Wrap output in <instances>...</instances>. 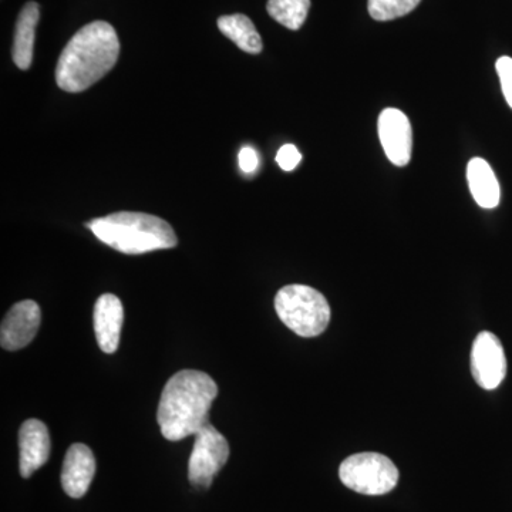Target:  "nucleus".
I'll return each mask as SVG.
<instances>
[{"label": "nucleus", "mask_w": 512, "mask_h": 512, "mask_svg": "<svg viewBox=\"0 0 512 512\" xmlns=\"http://www.w3.org/2000/svg\"><path fill=\"white\" fill-rule=\"evenodd\" d=\"M227 439L208 421L197 434L188 461V480L195 488H210L214 477L227 464Z\"/></svg>", "instance_id": "423d86ee"}, {"label": "nucleus", "mask_w": 512, "mask_h": 512, "mask_svg": "<svg viewBox=\"0 0 512 512\" xmlns=\"http://www.w3.org/2000/svg\"><path fill=\"white\" fill-rule=\"evenodd\" d=\"M311 0H268L266 10L276 22L291 30L301 29L308 12Z\"/></svg>", "instance_id": "dca6fc26"}, {"label": "nucleus", "mask_w": 512, "mask_h": 512, "mask_svg": "<svg viewBox=\"0 0 512 512\" xmlns=\"http://www.w3.org/2000/svg\"><path fill=\"white\" fill-rule=\"evenodd\" d=\"M471 373L478 386L494 390L507 375V357L500 339L491 332H481L471 349Z\"/></svg>", "instance_id": "0eeeda50"}, {"label": "nucleus", "mask_w": 512, "mask_h": 512, "mask_svg": "<svg viewBox=\"0 0 512 512\" xmlns=\"http://www.w3.org/2000/svg\"><path fill=\"white\" fill-rule=\"evenodd\" d=\"M421 0H369L367 10L377 22L399 19L419 6Z\"/></svg>", "instance_id": "f3484780"}, {"label": "nucleus", "mask_w": 512, "mask_h": 512, "mask_svg": "<svg viewBox=\"0 0 512 512\" xmlns=\"http://www.w3.org/2000/svg\"><path fill=\"white\" fill-rule=\"evenodd\" d=\"M94 474L96 458L86 444H72L64 457L62 468V487L64 493L72 498H82L89 491Z\"/></svg>", "instance_id": "9b49d317"}, {"label": "nucleus", "mask_w": 512, "mask_h": 512, "mask_svg": "<svg viewBox=\"0 0 512 512\" xmlns=\"http://www.w3.org/2000/svg\"><path fill=\"white\" fill-rule=\"evenodd\" d=\"M379 137L387 158L397 167H406L412 158L413 131L403 111L386 109L379 117Z\"/></svg>", "instance_id": "6e6552de"}, {"label": "nucleus", "mask_w": 512, "mask_h": 512, "mask_svg": "<svg viewBox=\"0 0 512 512\" xmlns=\"http://www.w3.org/2000/svg\"><path fill=\"white\" fill-rule=\"evenodd\" d=\"M340 481L355 493L384 495L399 483V470L379 453L353 454L339 468Z\"/></svg>", "instance_id": "39448f33"}, {"label": "nucleus", "mask_w": 512, "mask_h": 512, "mask_svg": "<svg viewBox=\"0 0 512 512\" xmlns=\"http://www.w3.org/2000/svg\"><path fill=\"white\" fill-rule=\"evenodd\" d=\"M40 8L36 2H28L20 12L16 22L15 40H13V62L20 70H29L32 66L35 49L36 26L39 23Z\"/></svg>", "instance_id": "ddd939ff"}, {"label": "nucleus", "mask_w": 512, "mask_h": 512, "mask_svg": "<svg viewBox=\"0 0 512 512\" xmlns=\"http://www.w3.org/2000/svg\"><path fill=\"white\" fill-rule=\"evenodd\" d=\"M498 77H500L501 87L508 106L512 109V59L508 56L500 57L495 63Z\"/></svg>", "instance_id": "a211bd4d"}, {"label": "nucleus", "mask_w": 512, "mask_h": 512, "mask_svg": "<svg viewBox=\"0 0 512 512\" xmlns=\"http://www.w3.org/2000/svg\"><path fill=\"white\" fill-rule=\"evenodd\" d=\"M120 42L116 30L103 20L80 29L64 47L56 66V83L63 92L82 93L116 66Z\"/></svg>", "instance_id": "f257e3e1"}, {"label": "nucleus", "mask_w": 512, "mask_h": 512, "mask_svg": "<svg viewBox=\"0 0 512 512\" xmlns=\"http://www.w3.org/2000/svg\"><path fill=\"white\" fill-rule=\"evenodd\" d=\"M218 386L200 370H181L171 376L161 393L157 421L164 439L184 440L195 436L210 421Z\"/></svg>", "instance_id": "f03ea898"}, {"label": "nucleus", "mask_w": 512, "mask_h": 512, "mask_svg": "<svg viewBox=\"0 0 512 512\" xmlns=\"http://www.w3.org/2000/svg\"><path fill=\"white\" fill-rule=\"evenodd\" d=\"M218 28L222 35L231 39L244 52L251 53V55H258L262 52V47H264L262 37L248 16L239 15V13L221 16L218 19Z\"/></svg>", "instance_id": "2eb2a0df"}, {"label": "nucleus", "mask_w": 512, "mask_h": 512, "mask_svg": "<svg viewBox=\"0 0 512 512\" xmlns=\"http://www.w3.org/2000/svg\"><path fill=\"white\" fill-rule=\"evenodd\" d=\"M20 474L23 478H29L45 466L50 457L49 429L43 421L30 419L22 424L19 431Z\"/></svg>", "instance_id": "9d476101"}, {"label": "nucleus", "mask_w": 512, "mask_h": 512, "mask_svg": "<svg viewBox=\"0 0 512 512\" xmlns=\"http://www.w3.org/2000/svg\"><path fill=\"white\" fill-rule=\"evenodd\" d=\"M467 181L474 200L481 208L493 210L500 204V184H498L493 168L483 158H473L468 163Z\"/></svg>", "instance_id": "4468645a"}, {"label": "nucleus", "mask_w": 512, "mask_h": 512, "mask_svg": "<svg viewBox=\"0 0 512 512\" xmlns=\"http://www.w3.org/2000/svg\"><path fill=\"white\" fill-rule=\"evenodd\" d=\"M42 322L40 306L35 301H22L6 313L0 328V345L9 352L23 349L35 339Z\"/></svg>", "instance_id": "1a4fd4ad"}, {"label": "nucleus", "mask_w": 512, "mask_h": 512, "mask_svg": "<svg viewBox=\"0 0 512 512\" xmlns=\"http://www.w3.org/2000/svg\"><path fill=\"white\" fill-rule=\"evenodd\" d=\"M302 161V154L293 144H285L276 154V163L284 171H293Z\"/></svg>", "instance_id": "6ab92c4d"}, {"label": "nucleus", "mask_w": 512, "mask_h": 512, "mask_svg": "<svg viewBox=\"0 0 512 512\" xmlns=\"http://www.w3.org/2000/svg\"><path fill=\"white\" fill-rule=\"evenodd\" d=\"M275 311L279 319L302 338L322 335L330 322L328 301L311 286H284L276 293Z\"/></svg>", "instance_id": "20e7f679"}, {"label": "nucleus", "mask_w": 512, "mask_h": 512, "mask_svg": "<svg viewBox=\"0 0 512 512\" xmlns=\"http://www.w3.org/2000/svg\"><path fill=\"white\" fill-rule=\"evenodd\" d=\"M86 227L121 254L141 255L178 245L177 235L167 221L144 212H114L87 222Z\"/></svg>", "instance_id": "7ed1b4c3"}, {"label": "nucleus", "mask_w": 512, "mask_h": 512, "mask_svg": "<svg viewBox=\"0 0 512 512\" xmlns=\"http://www.w3.org/2000/svg\"><path fill=\"white\" fill-rule=\"evenodd\" d=\"M123 303L113 293H104L94 306V332L104 353L113 355L119 349L123 328Z\"/></svg>", "instance_id": "f8f14e48"}, {"label": "nucleus", "mask_w": 512, "mask_h": 512, "mask_svg": "<svg viewBox=\"0 0 512 512\" xmlns=\"http://www.w3.org/2000/svg\"><path fill=\"white\" fill-rule=\"evenodd\" d=\"M238 163L245 174L254 173L259 165L258 153L252 147H244L239 151Z\"/></svg>", "instance_id": "aec40b11"}]
</instances>
